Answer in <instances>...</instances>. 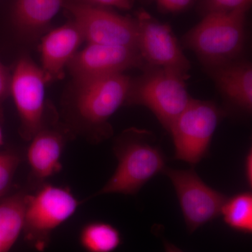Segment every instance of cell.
<instances>
[{
    "label": "cell",
    "instance_id": "1",
    "mask_svg": "<svg viewBox=\"0 0 252 252\" xmlns=\"http://www.w3.org/2000/svg\"><path fill=\"white\" fill-rule=\"evenodd\" d=\"M131 77L114 74L75 82V95L67 107L68 128L81 133L92 143L113 135L109 119L125 105Z\"/></svg>",
    "mask_w": 252,
    "mask_h": 252
},
{
    "label": "cell",
    "instance_id": "2",
    "mask_svg": "<svg viewBox=\"0 0 252 252\" xmlns=\"http://www.w3.org/2000/svg\"><path fill=\"white\" fill-rule=\"evenodd\" d=\"M113 152L118 165L108 182L94 196L137 193L149 180L163 171L165 157L153 132L130 127L114 141Z\"/></svg>",
    "mask_w": 252,
    "mask_h": 252
},
{
    "label": "cell",
    "instance_id": "3",
    "mask_svg": "<svg viewBox=\"0 0 252 252\" xmlns=\"http://www.w3.org/2000/svg\"><path fill=\"white\" fill-rule=\"evenodd\" d=\"M248 11L206 15L183 36L182 44L196 55L205 69L240 59L246 41Z\"/></svg>",
    "mask_w": 252,
    "mask_h": 252
},
{
    "label": "cell",
    "instance_id": "4",
    "mask_svg": "<svg viewBox=\"0 0 252 252\" xmlns=\"http://www.w3.org/2000/svg\"><path fill=\"white\" fill-rule=\"evenodd\" d=\"M142 73L131 78L126 106H143L170 131L176 119L191 101L186 79L168 69L145 65Z\"/></svg>",
    "mask_w": 252,
    "mask_h": 252
},
{
    "label": "cell",
    "instance_id": "5",
    "mask_svg": "<svg viewBox=\"0 0 252 252\" xmlns=\"http://www.w3.org/2000/svg\"><path fill=\"white\" fill-rule=\"evenodd\" d=\"M80 205L69 187L46 182L28 189L23 230L26 242L37 252L45 251L54 230L69 220Z\"/></svg>",
    "mask_w": 252,
    "mask_h": 252
},
{
    "label": "cell",
    "instance_id": "6",
    "mask_svg": "<svg viewBox=\"0 0 252 252\" xmlns=\"http://www.w3.org/2000/svg\"><path fill=\"white\" fill-rule=\"evenodd\" d=\"M226 115L225 109L215 102L192 98L169 131L175 158L195 165L207 157L217 126Z\"/></svg>",
    "mask_w": 252,
    "mask_h": 252
},
{
    "label": "cell",
    "instance_id": "7",
    "mask_svg": "<svg viewBox=\"0 0 252 252\" xmlns=\"http://www.w3.org/2000/svg\"><path fill=\"white\" fill-rule=\"evenodd\" d=\"M88 44L126 46L137 49L138 28L135 18L107 8L65 0L64 6Z\"/></svg>",
    "mask_w": 252,
    "mask_h": 252
},
{
    "label": "cell",
    "instance_id": "8",
    "mask_svg": "<svg viewBox=\"0 0 252 252\" xmlns=\"http://www.w3.org/2000/svg\"><path fill=\"white\" fill-rule=\"evenodd\" d=\"M49 82L44 71L29 58L18 61L11 74L10 94L19 116L20 134L30 141L48 124L45 87Z\"/></svg>",
    "mask_w": 252,
    "mask_h": 252
},
{
    "label": "cell",
    "instance_id": "9",
    "mask_svg": "<svg viewBox=\"0 0 252 252\" xmlns=\"http://www.w3.org/2000/svg\"><path fill=\"white\" fill-rule=\"evenodd\" d=\"M135 18L138 28L137 50L144 64L168 69L187 80L191 65L170 26L143 9L135 13Z\"/></svg>",
    "mask_w": 252,
    "mask_h": 252
},
{
    "label": "cell",
    "instance_id": "10",
    "mask_svg": "<svg viewBox=\"0 0 252 252\" xmlns=\"http://www.w3.org/2000/svg\"><path fill=\"white\" fill-rule=\"evenodd\" d=\"M180 203L189 233L220 216L228 197L206 185L193 169L175 170L165 167Z\"/></svg>",
    "mask_w": 252,
    "mask_h": 252
},
{
    "label": "cell",
    "instance_id": "11",
    "mask_svg": "<svg viewBox=\"0 0 252 252\" xmlns=\"http://www.w3.org/2000/svg\"><path fill=\"white\" fill-rule=\"evenodd\" d=\"M145 65L137 49L126 46L88 44L78 51L67 67L74 81H84L114 74Z\"/></svg>",
    "mask_w": 252,
    "mask_h": 252
},
{
    "label": "cell",
    "instance_id": "12",
    "mask_svg": "<svg viewBox=\"0 0 252 252\" xmlns=\"http://www.w3.org/2000/svg\"><path fill=\"white\" fill-rule=\"evenodd\" d=\"M48 123L30 140L26 159L30 168V188L48 182L62 170L64 147L72 132L68 127Z\"/></svg>",
    "mask_w": 252,
    "mask_h": 252
},
{
    "label": "cell",
    "instance_id": "13",
    "mask_svg": "<svg viewBox=\"0 0 252 252\" xmlns=\"http://www.w3.org/2000/svg\"><path fill=\"white\" fill-rule=\"evenodd\" d=\"M230 107L245 114L252 109V65L240 59L205 69Z\"/></svg>",
    "mask_w": 252,
    "mask_h": 252
},
{
    "label": "cell",
    "instance_id": "14",
    "mask_svg": "<svg viewBox=\"0 0 252 252\" xmlns=\"http://www.w3.org/2000/svg\"><path fill=\"white\" fill-rule=\"evenodd\" d=\"M84 41L81 31L73 22L44 36L40 45L41 68L49 81L63 77L64 68Z\"/></svg>",
    "mask_w": 252,
    "mask_h": 252
},
{
    "label": "cell",
    "instance_id": "15",
    "mask_svg": "<svg viewBox=\"0 0 252 252\" xmlns=\"http://www.w3.org/2000/svg\"><path fill=\"white\" fill-rule=\"evenodd\" d=\"M65 0H14L11 21L25 39H36L46 31Z\"/></svg>",
    "mask_w": 252,
    "mask_h": 252
},
{
    "label": "cell",
    "instance_id": "16",
    "mask_svg": "<svg viewBox=\"0 0 252 252\" xmlns=\"http://www.w3.org/2000/svg\"><path fill=\"white\" fill-rule=\"evenodd\" d=\"M27 189L0 198V252H9L22 234Z\"/></svg>",
    "mask_w": 252,
    "mask_h": 252
},
{
    "label": "cell",
    "instance_id": "17",
    "mask_svg": "<svg viewBox=\"0 0 252 252\" xmlns=\"http://www.w3.org/2000/svg\"><path fill=\"white\" fill-rule=\"evenodd\" d=\"M79 241L86 252H114L122 245L123 238L117 227L96 220L81 228Z\"/></svg>",
    "mask_w": 252,
    "mask_h": 252
},
{
    "label": "cell",
    "instance_id": "18",
    "mask_svg": "<svg viewBox=\"0 0 252 252\" xmlns=\"http://www.w3.org/2000/svg\"><path fill=\"white\" fill-rule=\"evenodd\" d=\"M220 215L225 224L240 233H252V195L243 192L228 198L222 207Z\"/></svg>",
    "mask_w": 252,
    "mask_h": 252
},
{
    "label": "cell",
    "instance_id": "19",
    "mask_svg": "<svg viewBox=\"0 0 252 252\" xmlns=\"http://www.w3.org/2000/svg\"><path fill=\"white\" fill-rule=\"evenodd\" d=\"M22 157L16 152H0V198L11 193L16 170Z\"/></svg>",
    "mask_w": 252,
    "mask_h": 252
},
{
    "label": "cell",
    "instance_id": "20",
    "mask_svg": "<svg viewBox=\"0 0 252 252\" xmlns=\"http://www.w3.org/2000/svg\"><path fill=\"white\" fill-rule=\"evenodd\" d=\"M197 1V11L203 17L210 14L250 10L252 0H198Z\"/></svg>",
    "mask_w": 252,
    "mask_h": 252
},
{
    "label": "cell",
    "instance_id": "21",
    "mask_svg": "<svg viewBox=\"0 0 252 252\" xmlns=\"http://www.w3.org/2000/svg\"><path fill=\"white\" fill-rule=\"evenodd\" d=\"M145 2L154 3L158 9L165 14L182 12L193 6L198 0H142Z\"/></svg>",
    "mask_w": 252,
    "mask_h": 252
},
{
    "label": "cell",
    "instance_id": "22",
    "mask_svg": "<svg viewBox=\"0 0 252 252\" xmlns=\"http://www.w3.org/2000/svg\"><path fill=\"white\" fill-rule=\"evenodd\" d=\"M81 4L102 8H117L121 10H130L133 7L135 0H72Z\"/></svg>",
    "mask_w": 252,
    "mask_h": 252
},
{
    "label": "cell",
    "instance_id": "23",
    "mask_svg": "<svg viewBox=\"0 0 252 252\" xmlns=\"http://www.w3.org/2000/svg\"><path fill=\"white\" fill-rule=\"evenodd\" d=\"M11 74L8 68L0 61V108L1 104L10 94Z\"/></svg>",
    "mask_w": 252,
    "mask_h": 252
},
{
    "label": "cell",
    "instance_id": "24",
    "mask_svg": "<svg viewBox=\"0 0 252 252\" xmlns=\"http://www.w3.org/2000/svg\"><path fill=\"white\" fill-rule=\"evenodd\" d=\"M245 177H246L247 182H248L249 187H252V151H248L245 158Z\"/></svg>",
    "mask_w": 252,
    "mask_h": 252
},
{
    "label": "cell",
    "instance_id": "25",
    "mask_svg": "<svg viewBox=\"0 0 252 252\" xmlns=\"http://www.w3.org/2000/svg\"><path fill=\"white\" fill-rule=\"evenodd\" d=\"M162 244H163L164 250L165 252H184L180 248L175 246L174 244L170 243L166 239H162Z\"/></svg>",
    "mask_w": 252,
    "mask_h": 252
},
{
    "label": "cell",
    "instance_id": "26",
    "mask_svg": "<svg viewBox=\"0 0 252 252\" xmlns=\"http://www.w3.org/2000/svg\"><path fill=\"white\" fill-rule=\"evenodd\" d=\"M4 144V137H3L2 129L0 125V147Z\"/></svg>",
    "mask_w": 252,
    "mask_h": 252
}]
</instances>
